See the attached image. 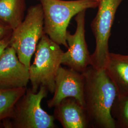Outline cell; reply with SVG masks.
<instances>
[{
    "label": "cell",
    "mask_w": 128,
    "mask_h": 128,
    "mask_svg": "<svg viewBox=\"0 0 128 128\" xmlns=\"http://www.w3.org/2000/svg\"><path fill=\"white\" fill-rule=\"evenodd\" d=\"M85 78L84 108L90 126L116 128L112 110L118 96L114 84L105 69L89 66L82 73Z\"/></svg>",
    "instance_id": "cell-1"
},
{
    "label": "cell",
    "mask_w": 128,
    "mask_h": 128,
    "mask_svg": "<svg viewBox=\"0 0 128 128\" xmlns=\"http://www.w3.org/2000/svg\"><path fill=\"white\" fill-rule=\"evenodd\" d=\"M44 15V31L52 40L66 48V34L74 16L87 9L97 8V0H38Z\"/></svg>",
    "instance_id": "cell-2"
},
{
    "label": "cell",
    "mask_w": 128,
    "mask_h": 128,
    "mask_svg": "<svg viewBox=\"0 0 128 128\" xmlns=\"http://www.w3.org/2000/svg\"><path fill=\"white\" fill-rule=\"evenodd\" d=\"M64 52L59 44L43 34L38 44L34 60L29 68L32 91L37 92L43 86L51 94L54 93L56 78Z\"/></svg>",
    "instance_id": "cell-3"
},
{
    "label": "cell",
    "mask_w": 128,
    "mask_h": 128,
    "mask_svg": "<svg viewBox=\"0 0 128 128\" xmlns=\"http://www.w3.org/2000/svg\"><path fill=\"white\" fill-rule=\"evenodd\" d=\"M48 91L40 86L37 92L27 88L25 93L17 102L10 118L2 122L6 128H55V117L48 114L41 106V101Z\"/></svg>",
    "instance_id": "cell-4"
},
{
    "label": "cell",
    "mask_w": 128,
    "mask_h": 128,
    "mask_svg": "<svg viewBox=\"0 0 128 128\" xmlns=\"http://www.w3.org/2000/svg\"><path fill=\"white\" fill-rule=\"evenodd\" d=\"M44 33L41 4L32 6L22 23L13 30L9 45L15 50L20 62L28 68L32 56Z\"/></svg>",
    "instance_id": "cell-5"
},
{
    "label": "cell",
    "mask_w": 128,
    "mask_h": 128,
    "mask_svg": "<svg viewBox=\"0 0 128 128\" xmlns=\"http://www.w3.org/2000/svg\"><path fill=\"white\" fill-rule=\"evenodd\" d=\"M124 0H100L98 11L92 22V30L96 40L95 50L91 55V66L97 69H104L110 53L109 40L115 16Z\"/></svg>",
    "instance_id": "cell-6"
},
{
    "label": "cell",
    "mask_w": 128,
    "mask_h": 128,
    "mask_svg": "<svg viewBox=\"0 0 128 128\" xmlns=\"http://www.w3.org/2000/svg\"><path fill=\"white\" fill-rule=\"evenodd\" d=\"M86 11L84 10L76 15V27L73 34L68 31L66 40L68 50L64 52L62 64L80 73H83L91 66V54L88 49L85 37Z\"/></svg>",
    "instance_id": "cell-7"
},
{
    "label": "cell",
    "mask_w": 128,
    "mask_h": 128,
    "mask_svg": "<svg viewBox=\"0 0 128 128\" xmlns=\"http://www.w3.org/2000/svg\"><path fill=\"white\" fill-rule=\"evenodd\" d=\"M84 74L61 66L56 78L54 96L47 101L48 107L54 108L67 98H74L84 106Z\"/></svg>",
    "instance_id": "cell-8"
},
{
    "label": "cell",
    "mask_w": 128,
    "mask_h": 128,
    "mask_svg": "<svg viewBox=\"0 0 128 128\" xmlns=\"http://www.w3.org/2000/svg\"><path fill=\"white\" fill-rule=\"evenodd\" d=\"M29 68L18 59L14 48L9 46L0 56V89L27 87Z\"/></svg>",
    "instance_id": "cell-9"
},
{
    "label": "cell",
    "mask_w": 128,
    "mask_h": 128,
    "mask_svg": "<svg viewBox=\"0 0 128 128\" xmlns=\"http://www.w3.org/2000/svg\"><path fill=\"white\" fill-rule=\"evenodd\" d=\"M54 116L64 128L90 126L84 107L74 98L64 99L54 107Z\"/></svg>",
    "instance_id": "cell-10"
},
{
    "label": "cell",
    "mask_w": 128,
    "mask_h": 128,
    "mask_svg": "<svg viewBox=\"0 0 128 128\" xmlns=\"http://www.w3.org/2000/svg\"><path fill=\"white\" fill-rule=\"evenodd\" d=\"M104 69L114 84L118 96L128 95V55L110 52Z\"/></svg>",
    "instance_id": "cell-11"
},
{
    "label": "cell",
    "mask_w": 128,
    "mask_h": 128,
    "mask_svg": "<svg viewBox=\"0 0 128 128\" xmlns=\"http://www.w3.org/2000/svg\"><path fill=\"white\" fill-rule=\"evenodd\" d=\"M25 10V0H0V19L13 30L23 21Z\"/></svg>",
    "instance_id": "cell-12"
},
{
    "label": "cell",
    "mask_w": 128,
    "mask_h": 128,
    "mask_svg": "<svg viewBox=\"0 0 128 128\" xmlns=\"http://www.w3.org/2000/svg\"><path fill=\"white\" fill-rule=\"evenodd\" d=\"M27 87L11 89H0V125L2 122L9 119L18 99L25 93Z\"/></svg>",
    "instance_id": "cell-13"
},
{
    "label": "cell",
    "mask_w": 128,
    "mask_h": 128,
    "mask_svg": "<svg viewBox=\"0 0 128 128\" xmlns=\"http://www.w3.org/2000/svg\"><path fill=\"white\" fill-rule=\"evenodd\" d=\"M116 128H128V95L117 96L112 110Z\"/></svg>",
    "instance_id": "cell-14"
},
{
    "label": "cell",
    "mask_w": 128,
    "mask_h": 128,
    "mask_svg": "<svg viewBox=\"0 0 128 128\" xmlns=\"http://www.w3.org/2000/svg\"><path fill=\"white\" fill-rule=\"evenodd\" d=\"M13 30L8 24L0 19V41L10 38Z\"/></svg>",
    "instance_id": "cell-15"
},
{
    "label": "cell",
    "mask_w": 128,
    "mask_h": 128,
    "mask_svg": "<svg viewBox=\"0 0 128 128\" xmlns=\"http://www.w3.org/2000/svg\"><path fill=\"white\" fill-rule=\"evenodd\" d=\"M10 38H5L0 41V56L4 51L5 48L10 45Z\"/></svg>",
    "instance_id": "cell-16"
},
{
    "label": "cell",
    "mask_w": 128,
    "mask_h": 128,
    "mask_svg": "<svg viewBox=\"0 0 128 128\" xmlns=\"http://www.w3.org/2000/svg\"><path fill=\"white\" fill-rule=\"evenodd\" d=\"M98 0V2H99V1H100V0Z\"/></svg>",
    "instance_id": "cell-17"
}]
</instances>
